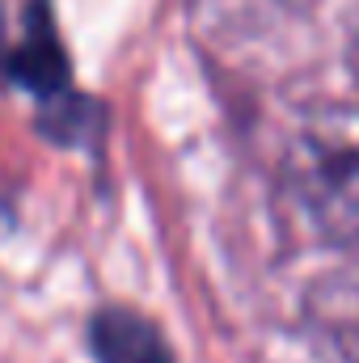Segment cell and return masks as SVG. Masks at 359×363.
<instances>
[{
    "instance_id": "1",
    "label": "cell",
    "mask_w": 359,
    "mask_h": 363,
    "mask_svg": "<svg viewBox=\"0 0 359 363\" xmlns=\"http://www.w3.org/2000/svg\"><path fill=\"white\" fill-rule=\"evenodd\" d=\"M287 182L309 220L343 250H359V106H326L287 140Z\"/></svg>"
},
{
    "instance_id": "4",
    "label": "cell",
    "mask_w": 359,
    "mask_h": 363,
    "mask_svg": "<svg viewBox=\"0 0 359 363\" xmlns=\"http://www.w3.org/2000/svg\"><path fill=\"white\" fill-rule=\"evenodd\" d=\"M351 68L359 72V26H355V34H351Z\"/></svg>"
},
{
    "instance_id": "3",
    "label": "cell",
    "mask_w": 359,
    "mask_h": 363,
    "mask_svg": "<svg viewBox=\"0 0 359 363\" xmlns=\"http://www.w3.org/2000/svg\"><path fill=\"white\" fill-rule=\"evenodd\" d=\"M89 347L97 363H174L165 334L136 308H97Z\"/></svg>"
},
{
    "instance_id": "2",
    "label": "cell",
    "mask_w": 359,
    "mask_h": 363,
    "mask_svg": "<svg viewBox=\"0 0 359 363\" xmlns=\"http://www.w3.org/2000/svg\"><path fill=\"white\" fill-rule=\"evenodd\" d=\"M304 321L334 363H359V274H330L304 296Z\"/></svg>"
}]
</instances>
